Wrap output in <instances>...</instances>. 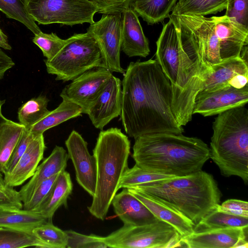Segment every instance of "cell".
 <instances>
[{"label": "cell", "mask_w": 248, "mask_h": 248, "mask_svg": "<svg viewBox=\"0 0 248 248\" xmlns=\"http://www.w3.org/2000/svg\"><path fill=\"white\" fill-rule=\"evenodd\" d=\"M44 62L47 73L63 82L73 80L94 67H105L99 47L87 32L74 33L53 58Z\"/></svg>", "instance_id": "obj_7"}, {"label": "cell", "mask_w": 248, "mask_h": 248, "mask_svg": "<svg viewBox=\"0 0 248 248\" xmlns=\"http://www.w3.org/2000/svg\"><path fill=\"white\" fill-rule=\"evenodd\" d=\"M0 206L22 209L23 203L20 199L18 191L8 186L0 188Z\"/></svg>", "instance_id": "obj_43"}, {"label": "cell", "mask_w": 248, "mask_h": 248, "mask_svg": "<svg viewBox=\"0 0 248 248\" xmlns=\"http://www.w3.org/2000/svg\"><path fill=\"white\" fill-rule=\"evenodd\" d=\"M32 233L45 245L46 248H67V236L65 232L54 226L52 221L35 228Z\"/></svg>", "instance_id": "obj_35"}, {"label": "cell", "mask_w": 248, "mask_h": 248, "mask_svg": "<svg viewBox=\"0 0 248 248\" xmlns=\"http://www.w3.org/2000/svg\"><path fill=\"white\" fill-rule=\"evenodd\" d=\"M24 128L19 123L10 120L3 125L0 132V171L1 173Z\"/></svg>", "instance_id": "obj_31"}, {"label": "cell", "mask_w": 248, "mask_h": 248, "mask_svg": "<svg viewBox=\"0 0 248 248\" xmlns=\"http://www.w3.org/2000/svg\"><path fill=\"white\" fill-rule=\"evenodd\" d=\"M122 102V81L112 75L87 114L93 126L102 130L112 119L120 115Z\"/></svg>", "instance_id": "obj_15"}, {"label": "cell", "mask_w": 248, "mask_h": 248, "mask_svg": "<svg viewBox=\"0 0 248 248\" xmlns=\"http://www.w3.org/2000/svg\"><path fill=\"white\" fill-rule=\"evenodd\" d=\"M248 228H229L193 232L182 238V247L189 248H234L241 238H247Z\"/></svg>", "instance_id": "obj_17"}, {"label": "cell", "mask_w": 248, "mask_h": 248, "mask_svg": "<svg viewBox=\"0 0 248 248\" xmlns=\"http://www.w3.org/2000/svg\"><path fill=\"white\" fill-rule=\"evenodd\" d=\"M211 67L212 72L206 79L202 91L212 92L227 88L231 86V81L236 76L248 75V61L240 56L222 60Z\"/></svg>", "instance_id": "obj_22"}, {"label": "cell", "mask_w": 248, "mask_h": 248, "mask_svg": "<svg viewBox=\"0 0 248 248\" xmlns=\"http://www.w3.org/2000/svg\"><path fill=\"white\" fill-rule=\"evenodd\" d=\"M69 159L66 150L56 146L50 155L39 165L29 182L18 191L23 204L29 202L38 187L45 180L65 170Z\"/></svg>", "instance_id": "obj_18"}, {"label": "cell", "mask_w": 248, "mask_h": 248, "mask_svg": "<svg viewBox=\"0 0 248 248\" xmlns=\"http://www.w3.org/2000/svg\"><path fill=\"white\" fill-rule=\"evenodd\" d=\"M177 0H133L132 7L138 16L149 25L163 21Z\"/></svg>", "instance_id": "obj_27"}, {"label": "cell", "mask_w": 248, "mask_h": 248, "mask_svg": "<svg viewBox=\"0 0 248 248\" xmlns=\"http://www.w3.org/2000/svg\"><path fill=\"white\" fill-rule=\"evenodd\" d=\"M130 142L119 128L101 130L93 150L96 161V184L89 211L104 220L112 201L119 190L121 177L128 168Z\"/></svg>", "instance_id": "obj_5"}, {"label": "cell", "mask_w": 248, "mask_h": 248, "mask_svg": "<svg viewBox=\"0 0 248 248\" xmlns=\"http://www.w3.org/2000/svg\"><path fill=\"white\" fill-rule=\"evenodd\" d=\"M112 75V72L105 67H94L72 80L60 95L78 105L82 113L87 114Z\"/></svg>", "instance_id": "obj_12"}, {"label": "cell", "mask_w": 248, "mask_h": 248, "mask_svg": "<svg viewBox=\"0 0 248 248\" xmlns=\"http://www.w3.org/2000/svg\"><path fill=\"white\" fill-rule=\"evenodd\" d=\"M0 11L8 18L23 24L34 34L41 31L28 14L24 0H0Z\"/></svg>", "instance_id": "obj_34"}, {"label": "cell", "mask_w": 248, "mask_h": 248, "mask_svg": "<svg viewBox=\"0 0 248 248\" xmlns=\"http://www.w3.org/2000/svg\"><path fill=\"white\" fill-rule=\"evenodd\" d=\"M122 86L121 120L130 137L184 132L171 110L170 83L156 60L131 62Z\"/></svg>", "instance_id": "obj_1"}, {"label": "cell", "mask_w": 248, "mask_h": 248, "mask_svg": "<svg viewBox=\"0 0 248 248\" xmlns=\"http://www.w3.org/2000/svg\"><path fill=\"white\" fill-rule=\"evenodd\" d=\"M169 18L156 43L155 60L170 83L171 110L183 126L191 120L195 98L212 68L200 51L179 34L173 19Z\"/></svg>", "instance_id": "obj_2"}, {"label": "cell", "mask_w": 248, "mask_h": 248, "mask_svg": "<svg viewBox=\"0 0 248 248\" xmlns=\"http://www.w3.org/2000/svg\"><path fill=\"white\" fill-rule=\"evenodd\" d=\"M216 209L227 213L248 217V202L237 199H229L218 204Z\"/></svg>", "instance_id": "obj_42"}, {"label": "cell", "mask_w": 248, "mask_h": 248, "mask_svg": "<svg viewBox=\"0 0 248 248\" xmlns=\"http://www.w3.org/2000/svg\"><path fill=\"white\" fill-rule=\"evenodd\" d=\"M131 188L180 213L194 225L216 208L222 196L213 176L202 170Z\"/></svg>", "instance_id": "obj_4"}, {"label": "cell", "mask_w": 248, "mask_h": 248, "mask_svg": "<svg viewBox=\"0 0 248 248\" xmlns=\"http://www.w3.org/2000/svg\"><path fill=\"white\" fill-rule=\"evenodd\" d=\"M73 190L70 174L65 170L60 172L47 198L35 211L52 220L56 210L62 205L66 206L67 201Z\"/></svg>", "instance_id": "obj_25"}, {"label": "cell", "mask_w": 248, "mask_h": 248, "mask_svg": "<svg viewBox=\"0 0 248 248\" xmlns=\"http://www.w3.org/2000/svg\"><path fill=\"white\" fill-rule=\"evenodd\" d=\"M248 248V242L247 238L240 239L234 245V248Z\"/></svg>", "instance_id": "obj_47"}, {"label": "cell", "mask_w": 248, "mask_h": 248, "mask_svg": "<svg viewBox=\"0 0 248 248\" xmlns=\"http://www.w3.org/2000/svg\"><path fill=\"white\" fill-rule=\"evenodd\" d=\"M210 158L225 177L248 182V109L242 106L217 114L213 124Z\"/></svg>", "instance_id": "obj_6"}, {"label": "cell", "mask_w": 248, "mask_h": 248, "mask_svg": "<svg viewBox=\"0 0 248 248\" xmlns=\"http://www.w3.org/2000/svg\"><path fill=\"white\" fill-rule=\"evenodd\" d=\"M182 238L172 226L158 219L143 225H124L103 239L109 248H172L182 247Z\"/></svg>", "instance_id": "obj_8"}, {"label": "cell", "mask_w": 248, "mask_h": 248, "mask_svg": "<svg viewBox=\"0 0 248 248\" xmlns=\"http://www.w3.org/2000/svg\"><path fill=\"white\" fill-rule=\"evenodd\" d=\"M59 173L44 181L36 189L29 202L23 204V209L36 211L48 196Z\"/></svg>", "instance_id": "obj_39"}, {"label": "cell", "mask_w": 248, "mask_h": 248, "mask_svg": "<svg viewBox=\"0 0 248 248\" xmlns=\"http://www.w3.org/2000/svg\"><path fill=\"white\" fill-rule=\"evenodd\" d=\"M174 176L144 170L135 164L132 168L128 167L125 170L120 180L118 188L134 187L141 184L166 180Z\"/></svg>", "instance_id": "obj_33"}, {"label": "cell", "mask_w": 248, "mask_h": 248, "mask_svg": "<svg viewBox=\"0 0 248 248\" xmlns=\"http://www.w3.org/2000/svg\"><path fill=\"white\" fill-rule=\"evenodd\" d=\"M248 102V84L240 89L231 86L212 92L201 91L195 98L192 113H198L203 116L215 115L232 108L245 106Z\"/></svg>", "instance_id": "obj_14"}, {"label": "cell", "mask_w": 248, "mask_h": 248, "mask_svg": "<svg viewBox=\"0 0 248 248\" xmlns=\"http://www.w3.org/2000/svg\"><path fill=\"white\" fill-rule=\"evenodd\" d=\"M225 16L248 28V0H227Z\"/></svg>", "instance_id": "obj_40"}, {"label": "cell", "mask_w": 248, "mask_h": 248, "mask_svg": "<svg viewBox=\"0 0 248 248\" xmlns=\"http://www.w3.org/2000/svg\"><path fill=\"white\" fill-rule=\"evenodd\" d=\"M221 60L240 56L248 44V28L225 15L212 16Z\"/></svg>", "instance_id": "obj_16"}, {"label": "cell", "mask_w": 248, "mask_h": 248, "mask_svg": "<svg viewBox=\"0 0 248 248\" xmlns=\"http://www.w3.org/2000/svg\"><path fill=\"white\" fill-rule=\"evenodd\" d=\"M15 64L12 59L0 48V79H2L5 72Z\"/></svg>", "instance_id": "obj_44"}, {"label": "cell", "mask_w": 248, "mask_h": 248, "mask_svg": "<svg viewBox=\"0 0 248 248\" xmlns=\"http://www.w3.org/2000/svg\"><path fill=\"white\" fill-rule=\"evenodd\" d=\"M27 12L39 24H60L73 26L93 23L98 12L90 0H24Z\"/></svg>", "instance_id": "obj_9"}, {"label": "cell", "mask_w": 248, "mask_h": 248, "mask_svg": "<svg viewBox=\"0 0 248 248\" xmlns=\"http://www.w3.org/2000/svg\"><path fill=\"white\" fill-rule=\"evenodd\" d=\"M34 136L35 135L31 134L30 130L24 128L22 134L4 167L2 172L4 176L8 175L12 171Z\"/></svg>", "instance_id": "obj_38"}, {"label": "cell", "mask_w": 248, "mask_h": 248, "mask_svg": "<svg viewBox=\"0 0 248 248\" xmlns=\"http://www.w3.org/2000/svg\"><path fill=\"white\" fill-rule=\"evenodd\" d=\"M122 15L121 50L129 57H146L150 52L149 42L139 16L132 7L125 10Z\"/></svg>", "instance_id": "obj_19"}, {"label": "cell", "mask_w": 248, "mask_h": 248, "mask_svg": "<svg viewBox=\"0 0 248 248\" xmlns=\"http://www.w3.org/2000/svg\"><path fill=\"white\" fill-rule=\"evenodd\" d=\"M28 247L46 248L45 245L31 232L0 227V248Z\"/></svg>", "instance_id": "obj_32"}, {"label": "cell", "mask_w": 248, "mask_h": 248, "mask_svg": "<svg viewBox=\"0 0 248 248\" xmlns=\"http://www.w3.org/2000/svg\"><path fill=\"white\" fill-rule=\"evenodd\" d=\"M59 106L34 124L29 130L33 135L43 134L46 130L68 120L81 116L82 109L78 105L64 98Z\"/></svg>", "instance_id": "obj_26"}, {"label": "cell", "mask_w": 248, "mask_h": 248, "mask_svg": "<svg viewBox=\"0 0 248 248\" xmlns=\"http://www.w3.org/2000/svg\"><path fill=\"white\" fill-rule=\"evenodd\" d=\"M122 19L121 13L103 14L99 21L90 24L87 32L96 41L105 68L124 74L125 70L120 63Z\"/></svg>", "instance_id": "obj_10"}, {"label": "cell", "mask_w": 248, "mask_h": 248, "mask_svg": "<svg viewBox=\"0 0 248 248\" xmlns=\"http://www.w3.org/2000/svg\"><path fill=\"white\" fill-rule=\"evenodd\" d=\"M96 5L98 13L103 14L122 13L131 7L133 0H90Z\"/></svg>", "instance_id": "obj_41"}, {"label": "cell", "mask_w": 248, "mask_h": 248, "mask_svg": "<svg viewBox=\"0 0 248 248\" xmlns=\"http://www.w3.org/2000/svg\"><path fill=\"white\" fill-rule=\"evenodd\" d=\"M5 100H2L0 99V132L3 125L9 120L3 115L1 111L2 106L5 103Z\"/></svg>", "instance_id": "obj_46"}, {"label": "cell", "mask_w": 248, "mask_h": 248, "mask_svg": "<svg viewBox=\"0 0 248 248\" xmlns=\"http://www.w3.org/2000/svg\"><path fill=\"white\" fill-rule=\"evenodd\" d=\"M170 16L173 19L179 32L200 51L210 66L222 61L215 23L212 17Z\"/></svg>", "instance_id": "obj_11"}, {"label": "cell", "mask_w": 248, "mask_h": 248, "mask_svg": "<svg viewBox=\"0 0 248 248\" xmlns=\"http://www.w3.org/2000/svg\"><path fill=\"white\" fill-rule=\"evenodd\" d=\"M50 221L36 211L0 206V227L32 232L35 228Z\"/></svg>", "instance_id": "obj_24"}, {"label": "cell", "mask_w": 248, "mask_h": 248, "mask_svg": "<svg viewBox=\"0 0 248 248\" xmlns=\"http://www.w3.org/2000/svg\"><path fill=\"white\" fill-rule=\"evenodd\" d=\"M67 236L68 248H106L103 237L94 234H82L70 230L65 231Z\"/></svg>", "instance_id": "obj_37"}, {"label": "cell", "mask_w": 248, "mask_h": 248, "mask_svg": "<svg viewBox=\"0 0 248 248\" xmlns=\"http://www.w3.org/2000/svg\"><path fill=\"white\" fill-rule=\"evenodd\" d=\"M65 144L69 158L74 165L77 182L93 197L96 184V161L94 156L89 153L87 142L79 133L73 130Z\"/></svg>", "instance_id": "obj_13"}, {"label": "cell", "mask_w": 248, "mask_h": 248, "mask_svg": "<svg viewBox=\"0 0 248 248\" xmlns=\"http://www.w3.org/2000/svg\"><path fill=\"white\" fill-rule=\"evenodd\" d=\"M171 16H204L226 9L227 0H177Z\"/></svg>", "instance_id": "obj_29"}, {"label": "cell", "mask_w": 248, "mask_h": 248, "mask_svg": "<svg viewBox=\"0 0 248 248\" xmlns=\"http://www.w3.org/2000/svg\"><path fill=\"white\" fill-rule=\"evenodd\" d=\"M127 189L142 202L156 218L172 226L182 237L193 232L194 224L180 213L144 193L133 188Z\"/></svg>", "instance_id": "obj_23"}, {"label": "cell", "mask_w": 248, "mask_h": 248, "mask_svg": "<svg viewBox=\"0 0 248 248\" xmlns=\"http://www.w3.org/2000/svg\"><path fill=\"white\" fill-rule=\"evenodd\" d=\"M46 148L43 134L35 136L12 171L4 176L5 185L14 187L31 178L43 158Z\"/></svg>", "instance_id": "obj_20"}, {"label": "cell", "mask_w": 248, "mask_h": 248, "mask_svg": "<svg viewBox=\"0 0 248 248\" xmlns=\"http://www.w3.org/2000/svg\"><path fill=\"white\" fill-rule=\"evenodd\" d=\"M111 204L116 215L124 225H143L158 219L126 188L114 196Z\"/></svg>", "instance_id": "obj_21"}, {"label": "cell", "mask_w": 248, "mask_h": 248, "mask_svg": "<svg viewBox=\"0 0 248 248\" xmlns=\"http://www.w3.org/2000/svg\"><path fill=\"white\" fill-rule=\"evenodd\" d=\"M132 157L144 170L182 176L202 170L210 158L209 148L202 140L182 134L161 133L135 139Z\"/></svg>", "instance_id": "obj_3"}, {"label": "cell", "mask_w": 248, "mask_h": 248, "mask_svg": "<svg viewBox=\"0 0 248 248\" xmlns=\"http://www.w3.org/2000/svg\"><path fill=\"white\" fill-rule=\"evenodd\" d=\"M48 102L49 99L46 96L41 95L23 104L17 113L19 123L29 130L50 112L47 108Z\"/></svg>", "instance_id": "obj_30"}, {"label": "cell", "mask_w": 248, "mask_h": 248, "mask_svg": "<svg viewBox=\"0 0 248 248\" xmlns=\"http://www.w3.org/2000/svg\"><path fill=\"white\" fill-rule=\"evenodd\" d=\"M0 47L5 50H11V46L8 43V37L0 28Z\"/></svg>", "instance_id": "obj_45"}, {"label": "cell", "mask_w": 248, "mask_h": 248, "mask_svg": "<svg viewBox=\"0 0 248 248\" xmlns=\"http://www.w3.org/2000/svg\"><path fill=\"white\" fill-rule=\"evenodd\" d=\"M248 217L232 215L216 208L194 225L193 232H202L229 228H247Z\"/></svg>", "instance_id": "obj_28"}, {"label": "cell", "mask_w": 248, "mask_h": 248, "mask_svg": "<svg viewBox=\"0 0 248 248\" xmlns=\"http://www.w3.org/2000/svg\"><path fill=\"white\" fill-rule=\"evenodd\" d=\"M2 173L0 171V188H3L7 186L5 185L4 177Z\"/></svg>", "instance_id": "obj_48"}, {"label": "cell", "mask_w": 248, "mask_h": 248, "mask_svg": "<svg viewBox=\"0 0 248 248\" xmlns=\"http://www.w3.org/2000/svg\"><path fill=\"white\" fill-rule=\"evenodd\" d=\"M69 40V38L62 39L53 32L48 34L42 31L34 34L32 39L33 42L40 48L44 56L47 60L53 58Z\"/></svg>", "instance_id": "obj_36"}]
</instances>
